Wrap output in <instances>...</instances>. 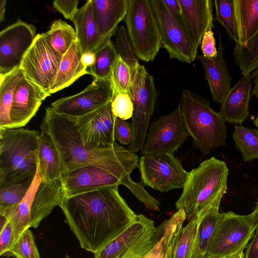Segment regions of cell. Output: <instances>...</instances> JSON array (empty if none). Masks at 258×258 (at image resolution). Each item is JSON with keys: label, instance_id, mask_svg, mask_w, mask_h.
<instances>
[{"label": "cell", "instance_id": "obj_1", "mask_svg": "<svg viewBox=\"0 0 258 258\" xmlns=\"http://www.w3.org/2000/svg\"><path fill=\"white\" fill-rule=\"evenodd\" d=\"M60 208L64 222L81 247L94 254L123 232L138 216L121 197L117 186L64 197Z\"/></svg>", "mask_w": 258, "mask_h": 258}, {"label": "cell", "instance_id": "obj_2", "mask_svg": "<svg viewBox=\"0 0 258 258\" xmlns=\"http://www.w3.org/2000/svg\"><path fill=\"white\" fill-rule=\"evenodd\" d=\"M40 128L56 148L61 174L82 167L94 166L126 180L138 167L139 159L136 153L117 143L108 148L88 144L70 117L57 113L51 106L46 108Z\"/></svg>", "mask_w": 258, "mask_h": 258}, {"label": "cell", "instance_id": "obj_3", "mask_svg": "<svg viewBox=\"0 0 258 258\" xmlns=\"http://www.w3.org/2000/svg\"><path fill=\"white\" fill-rule=\"evenodd\" d=\"M40 132L0 128V183L32 182L38 161Z\"/></svg>", "mask_w": 258, "mask_h": 258}, {"label": "cell", "instance_id": "obj_4", "mask_svg": "<svg viewBox=\"0 0 258 258\" xmlns=\"http://www.w3.org/2000/svg\"><path fill=\"white\" fill-rule=\"evenodd\" d=\"M229 169L223 161L212 157L188 172L183 191L175 203L189 221L227 189Z\"/></svg>", "mask_w": 258, "mask_h": 258}, {"label": "cell", "instance_id": "obj_5", "mask_svg": "<svg viewBox=\"0 0 258 258\" xmlns=\"http://www.w3.org/2000/svg\"><path fill=\"white\" fill-rule=\"evenodd\" d=\"M179 103L195 148L209 155L217 148L227 146L225 122L219 112L211 108L206 98L186 89L181 94Z\"/></svg>", "mask_w": 258, "mask_h": 258}, {"label": "cell", "instance_id": "obj_6", "mask_svg": "<svg viewBox=\"0 0 258 258\" xmlns=\"http://www.w3.org/2000/svg\"><path fill=\"white\" fill-rule=\"evenodd\" d=\"M124 21L138 59L146 62L153 61L162 46L151 0H128Z\"/></svg>", "mask_w": 258, "mask_h": 258}, {"label": "cell", "instance_id": "obj_7", "mask_svg": "<svg viewBox=\"0 0 258 258\" xmlns=\"http://www.w3.org/2000/svg\"><path fill=\"white\" fill-rule=\"evenodd\" d=\"M130 96L134 105V134L129 150L135 153L143 149L157 97L154 78L143 66L140 64L132 77Z\"/></svg>", "mask_w": 258, "mask_h": 258}, {"label": "cell", "instance_id": "obj_8", "mask_svg": "<svg viewBox=\"0 0 258 258\" xmlns=\"http://www.w3.org/2000/svg\"><path fill=\"white\" fill-rule=\"evenodd\" d=\"M256 225L248 215L236 214L232 211L222 213L211 240L207 258H217L233 255L246 247L255 234Z\"/></svg>", "mask_w": 258, "mask_h": 258}, {"label": "cell", "instance_id": "obj_9", "mask_svg": "<svg viewBox=\"0 0 258 258\" xmlns=\"http://www.w3.org/2000/svg\"><path fill=\"white\" fill-rule=\"evenodd\" d=\"M156 231L152 220L138 215L135 222L93 258H144L153 247Z\"/></svg>", "mask_w": 258, "mask_h": 258}, {"label": "cell", "instance_id": "obj_10", "mask_svg": "<svg viewBox=\"0 0 258 258\" xmlns=\"http://www.w3.org/2000/svg\"><path fill=\"white\" fill-rule=\"evenodd\" d=\"M160 32L161 46L170 59L191 63L198 48L193 43L180 16L170 12L162 0H151Z\"/></svg>", "mask_w": 258, "mask_h": 258}, {"label": "cell", "instance_id": "obj_11", "mask_svg": "<svg viewBox=\"0 0 258 258\" xmlns=\"http://www.w3.org/2000/svg\"><path fill=\"white\" fill-rule=\"evenodd\" d=\"M138 167L142 184L163 192L183 188L188 174L181 161L169 153L143 155Z\"/></svg>", "mask_w": 258, "mask_h": 258}, {"label": "cell", "instance_id": "obj_12", "mask_svg": "<svg viewBox=\"0 0 258 258\" xmlns=\"http://www.w3.org/2000/svg\"><path fill=\"white\" fill-rule=\"evenodd\" d=\"M62 55L51 45L45 33L37 34L20 68L24 76L49 93Z\"/></svg>", "mask_w": 258, "mask_h": 258}, {"label": "cell", "instance_id": "obj_13", "mask_svg": "<svg viewBox=\"0 0 258 258\" xmlns=\"http://www.w3.org/2000/svg\"><path fill=\"white\" fill-rule=\"evenodd\" d=\"M189 136L179 103L174 111L152 122L141 153L173 154Z\"/></svg>", "mask_w": 258, "mask_h": 258}, {"label": "cell", "instance_id": "obj_14", "mask_svg": "<svg viewBox=\"0 0 258 258\" xmlns=\"http://www.w3.org/2000/svg\"><path fill=\"white\" fill-rule=\"evenodd\" d=\"M113 96L114 90L110 79H94L81 92L57 99L50 106L59 114L80 117L111 102Z\"/></svg>", "mask_w": 258, "mask_h": 258}, {"label": "cell", "instance_id": "obj_15", "mask_svg": "<svg viewBox=\"0 0 258 258\" xmlns=\"http://www.w3.org/2000/svg\"><path fill=\"white\" fill-rule=\"evenodd\" d=\"M32 24L21 20L9 26L0 33V75L19 69L23 58L38 34Z\"/></svg>", "mask_w": 258, "mask_h": 258}, {"label": "cell", "instance_id": "obj_16", "mask_svg": "<svg viewBox=\"0 0 258 258\" xmlns=\"http://www.w3.org/2000/svg\"><path fill=\"white\" fill-rule=\"evenodd\" d=\"M131 177L124 179L103 168L87 166L61 174L59 180L64 197L69 198L95 189L123 185Z\"/></svg>", "mask_w": 258, "mask_h": 258}, {"label": "cell", "instance_id": "obj_17", "mask_svg": "<svg viewBox=\"0 0 258 258\" xmlns=\"http://www.w3.org/2000/svg\"><path fill=\"white\" fill-rule=\"evenodd\" d=\"M69 117L88 144L108 148L116 143L114 134L116 117L112 112L111 102L85 115Z\"/></svg>", "mask_w": 258, "mask_h": 258}, {"label": "cell", "instance_id": "obj_18", "mask_svg": "<svg viewBox=\"0 0 258 258\" xmlns=\"http://www.w3.org/2000/svg\"><path fill=\"white\" fill-rule=\"evenodd\" d=\"M50 95L24 76L15 89L10 112V128L26 125L35 115L42 101Z\"/></svg>", "mask_w": 258, "mask_h": 258}, {"label": "cell", "instance_id": "obj_19", "mask_svg": "<svg viewBox=\"0 0 258 258\" xmlns=\"http://www.w3.org/2000/svg\"><path fill=\"white\" fill-rule=\"evenodd\" d=\"M181 17L190 37L198 49L206 32L214 28L213 1L179 0Z\"/></svg>", "mask_w": 258, "mask_h": 258}, {"label": "cell", "instance_id": "obj_20", "mask_svg": "<svg viewBox=\"0 0 258 258\" xmlns=\"http://www.w3.org/2000/svg\"><path fill=\"white\" fill-rule=\"evenodd\" d=\"M197 58L205 70L213 100L222 104L232 87L231 77L224 57V47L219 31L217 56L208 58L202 55Z\"/></svg>", "mask_w": 258, "mask_h": 258}, {"label": "cell", "instance_id": "obj_21", "mask_svg": "<svg viewBox=\"0 0 258 258\" xmlns=\"http://www.w3.org/2000/svg\"><path fill=\"white\" fill-rule=\"evenodd\" d=\"M251 78L250 74L243 76L232 87L222 103L219 114L225 122L242 124L249 113Z\"/></svg>", "mask_w": 258, "mask_h": 258}, {"label": "cell", "instance_id": "obj_22", "mask_svg": "<svg viewBox=\"0 0 258 258\" xmlns=\"http://www.w3.org/2000/svg\"><path fill=\"white\" fill-rule=\"evenodd\" d=\"M93 14L100 35L105 42L111 40L124 20L128 0H91Z\"/></svg>", "mask_w": 258, "mask_h": 258}, {"label": "cell", "instance_id": "obj_23", "mask_svg": "<svg viewBox=\"0 0 258 258\" xmlns=\"http://www.w3.org/2000/svg\"><path fill=\"white\" fill-rule=\"evenodd\" d=\"M64 196L59 179L41 181L35 194L30 210V227L37 228L56 206L61 207Z\"/></svg>", "mask_w": 258, "mask_h": 258}, {"label": "cell", "instance_id": "obj_24", "mask_svg": "<svg viewBox=\"0 0 258 258\" xmlns=\"http://www.w3.org/2000/svg\"><path fill=\"white\" fill-rule=\"evenodd\" d=\"M72 22L83 54L87 52L95 53L106 43L100 35L94 20L91 0L87 1L78 9Z\"/></svg>", "mask_w": 258, "mask_h": 258}, {"label": "cell", "instance_id": "obj_25", "mask_svg": "<svg viewBox=\"0 0 258 258\" xmlns=\"http://www.w3.org/2000/svg\"><path fill=\"white\" fill-rule=\"evenodd\" d=\"M82 55L77 39L62 55L57 74L50 88V95L70 86L78 78L88 74L87 68L81 61Z\"/></svg>", "mask_w": 258, "mask_h": 258}, {"label": "cell", "instance_id": "obj_26", "mask_svg": "<svg viewBox=\"0 0 258 258\" xmlns=\"http://www.w3.org/2000/svg\"><path fill=\"white\" fill-rule=\"evenodd\" d=\"M224 194L218 196L208 207L197 215L195 236L197 247L204 258H207L208 248L216 226L221 217L219 209Z\"/></svg>", "mask_w": 258, "mask_h": 258}, {"label": "cell", "instance_id": "obj_27", "mask_svg": "<svg viewBox=\"0 0 258 258\" xmlns=\"http://www.w3.org/2000/svg\"><path fill=\"white\" fill-rule=\"evenodd\" d=\"M238 44L244 45L258 32V0H233Z\"/></svg>", "mask_w": 258, "mask_h": 258}, {"label": "cell", "instance_id": "obj_28", "mask_svg": "<svg viewBox=\"0 0 258 258\" xmlns=\"http://www.w3.org/2000/svg\"><path fill=\"white\" fill-rule=\"evenodd\" d=\"M38 168L44 182L59 180L61 174L60 159L56 148L49 137L41 131L38 137Z\"/></svg>", "mask_w": 258, "mask_h": 258}, {"label": "cell", "instance_id": "obj_29", "mask_svg": "<svg viewBox=\"0 0 258 258\" xmlns=\"http://www.w3.org/2000/svg\"><path fill=\"white\" fill-rule=\"evenodd\" d=\"M41 181L37 166L35 176L27 193L8 218L13 228L14 243L26 230L30 228L31 204Z\"/></svg>", "mask_w": 258, "mask_h": 258}, {"label": "cell", "instance_id": "obj_30", "mask_svg": "<svg viewBox=\"0 0 258 258\" xmlns=\"http://www.w3.org/2000/svg\"><path fill=\"white\" fill-rule=\"evenodd\" d=\"M24 75L20 68L0 75V128H10V112L16 87Z\"/></svg>", "mask_w": 258, "mask_h": 258}, {"label": "cell", "instance_id": "obj_31", "mask_svg": "<svg viewBox=\"0 0 258 258\" xmlns=\"http://www.w3.org/2000/svg\"><path fill=\"white\" fill-rule=\"evenodd\" d=\"M183 220H186L184 211L177 210L171 218L157 227L153 247L144 258H166L171 235L178 223Z\"/></svg>", "mask_w": 258, "mask_h": 258}, {"label": "cell", "instance_id": "obj_32", "mask_svg": "<svg viewBox=\"0 0 258 258\" xmlns=\"http://www.w3.org/2000/svg\"><path fill=\"white\" fill-rule=\"evenodd\" d=\"M33 182V181H32ZM32 182L0 183V215L9 218L27 193Z\"/></svg>", "mask_w": 258, "mask_h": 258}, {"label": "cell", "instance_id": "obj_33", "mask_svg": "<svg viewBox=\"0 0 258 258\" xmlns=\"http://www.w3.org/2000/svg\"><path fill=\"white\" fill-rule=\"evenodd\" d=\"M94 64L87 70L94 79H110L113 64L118 56L111 40L103 44L95 53Z\"/></svg>", "mask_w": 258, "mask_h": 258}, {"label": "cell", "instance_id": "obj_34", "mask_svg": "<svg viewBox=\"0 0 258 258\" xmlns=\"http://www.w3.org/2000/svg\"><path fill=\"white\" fill-rule=\"evenodd\" d=\"M232 138L244 161L258 159V128L235 125Z\"/></svg>", "mask_w": 258, "mask_h": 258}, {"label": "cell", "instance_id": "obj_35", "mask_svg": "<svg viewBox=\"0 0 258 258\" xmlns=\"http://www.w3.org/2000/svg\"><path fill=\"white\" fill-rule=\"evenodd\" d=\"M45 34L52 47L62 55L77 40L76 30L60 19L52 22Z\"/></svg>", "mask_w": 258, "mask_h": 258}, {"label": "cell", "instance_id": "obj_36", "mask_svg": "<svg viewBox=\"0 0 258 258\" xmlns=\"http://www.w3.org/2000/svg\"><path fill=\"white\" fill-rule=\"evenodd\" d=\"M233 55L243 76L257 69L258 32L244 45L236 43Z\"/></svg>", "mask_w": 258, "mask_h": 258}, {"label": "cell", "instance_id": "obj_37", "mask_svg": "<svg viewBox=\"0 0 258 258\" xmlns=\"http://www.w3.org/2000/svg\"><path fill=\"white\" fill-rule=\"evenodd\" d=\"M216 19L225 29L228 36L238 43V33L233 0H215Z\"/></svg>", "mask_w": 258, "mask_h": 258}, {"label": "cell", "instance_id": "obj_38", "mask_svg": "<svg viewBox=\"0 0 258 258\" xmlns=\"http://www.w3.org/2000/svg\"><path fill=\"white\" fill-rule=\"evenodd\" d=\"M115 43L119 55L130 67L133 77L140 64L128 37L126 27L123 25L118 28Z\"/></svg>", "mask_w": 258, "mask_h": 258}, {"label": "cell", "instance_id": "obj_39", "mask_svg": "<svg viewBox=\"0 0 258 258\" xmlns=\"http://www.w3.org/2000/svg\"><path fill=\"white\" fill-rule=\"evenodd\" d=\"M111 80L114 96L118 93H125L130 95L132 83L131 70L119 54L112 68Z\"/></svg>", "mask_w": 258, "mask_h": 258}, {"label": "cell", "instance_id": "obj_40", "mask_svg": "<svg viewBox=\"0 0 258 258\" xmlns=\"http://www.w3.org/2000/svg\"><path fill=\"white\" fill-rule=\"evenodd\" d=\"M6 256L15 258H40L34 235L27 229L13 244Z\"/></svg>", "mask_w": 258, "mask_h": 258}, {"label": "cell", "instance_id": "obj_41", "mask_svg": "<svg viewBox=\"0 0 258 258\" xmlns=\"http://www.w3.org/2000/svg\"><path fill=\"white\" fill-rule=\"evenodd\" d=\"M111 110L116 117L125 120L132 117L134 105L129 94L118 93L111 102Z\"/></svg>", "mask_w": 258, "mask_h": 258}, {"label": "cell", "instance_id": "obj_42", "mask_svg": "<svg viewBox=\"0 0 258 258\" xmlns=\"http://www.w3.org/2000/svg\"><path fill=\"white\" fill-rule=\"evenodd\" d=\"M114 138L123 145H130L133 139L134 130L132 123L116 117L114 124Z\"/></svg>", "mask_w": 258, "mask_h": 258}, {"label": "cell", "instance_id": "obj_43", "mask_svg": "<svg viewBox=\"0 0 258 258\" xmlns=\"http://www.w3.org/2000/svg\"><path fill=\"white\" fill-rule=\"evenodd\" d=\"M78 3V0H55L52 5L66 19L72 21L79 9Z\"/></svg>", "mask_w": 258, "mask_h": 258}, {"label": "cell", "instance_id": "obj_44", "mask_svg": "<svg viewBox=\"0 0 258 258\" xmlns=\"http://www.w3.org/2000/svg\"><path fill=\"white\" fill-rule=\"evenodd\" d=\"M14 243L13 228L10 220L7 223L0 233V255L6 256Z\"/></svg>", "mask_w": 258, "mask_h": 258}, {"label": "cell", "instance_id": "obj_45", "mask_svg": "<svg viewBox=\"0 0 258 258\" xmlns=\"http://www.w3.org/2000/svg\"><path fill=\"white\" fill-rule=\"evenodd\" d=\"M203 55L208 58L215 57L217 55L214 34L212 29L208 30L204 34L201 42Z\"/></svg>", "mask_w": 258, "mask_h": 258}, {"label": "cell", "instance_id": "obj_46", "mask_svg": "<svg viewBox=\"0 0 258 258\" xmlns=\"http://www.w3.org/2000/svg\"><path fill=\"white\" fill-rule=\"evenodd\" d=\"M185 220L181 221L174 228L169 240L166 258H174V252L178 241L182 225Z\"/></svg>", "mask_w": 258, "mask_h": 258}, {"label": "cell", "instance_id": "obj_47", "mask_svg": "<svg viewBox=\"0 0 258 258\" xmlns=\"http://www.w3.org/2000/svg\"><path fill=\"white\" fill-rule=\"evenodd\" d=\"M244 258H258V225L252 241L246 246Z\"/></svg>", "mask_w": 258, "mask_h": 258}, {"label": "cell", "instance_id": "obj_48", "mask_svg": "<svg viewBox=\"0 0 258 258\" xmlns=\"http://www.w3.org/2000/svg\"><path fill=\"white\" fill-rule=\"evenodd\" d=\"M165 6L172 14L181 17V9L179 0H162Z\"/></svg>", "mask_w": 258, "mask_h": 258}, {"label": "cell", "instance_id": "obj_49", "mask_svg": "<svg viewBox=\"0 0 258 258\" xmlns=\"http://www.w3.org/2000/svg\"><path fill=\"white\" fill-rule=\"evenodd\" d=\"M95 54L93 52H87L83 54L81 61L83 64L88 68L92 67L95 63Z\"/></svg>", "mask_w": 258, "mask_h": 258}, {"label": "cell", "instance_id": "obj_50", "mask_svg": "<svg viewBox=\"0 0 258 258\" xmlns=\"http://www.w3.org/2000/svg\"><path fill=\"white\" fill-rule=\"evenodd\" d=\"M251 78L253 79L254 86L251 90V96L258 97V68L250 73Z\"/></svg>", "mask_w": 258, "mask_h": 258}, {"label": "cell", "instance_id": "obj_51", "mask_svg": "<svg viewBox=\"0 0 258 258\" xmlns=\"http://www.w3.org/2000/svg\"><path fill=\"white\" fill-rule=\"evenodd\" d=\"M250 221L253 224L258 225V201L256 204V207L253 211L248 215Z\"/></svg>", "mask_w": 258, "mask_h": 258}, {"label": "cell", "instance_id": "obj_52", "mask_svg": "<svg viewBox=\"0 0 258 258\" xmlns=\"http://www.w3.org/2000/svg\"><path fill=\"white\" fill-rule=\"evenodd\" d=\"M6 3V0L0 1V22H3L5 19Z\"/></svg>", "mask_w": 258, "mask_h": 258}, {"label": "cell", "instance_id": "obj_53", "mask_svg": "<svg viewBox=\"0 0 258 258\" xmlns=\"http://www.w3.org/2000/svg\"><path fill=\"white\" fill-rule=\"evenodd\" d=\"M217 258H244V253L242 251L233 255Z\"/></svg>", "mask_w": 258, "mask_h": 258}, {"label": "cell", "instance_id": "obj_54", "mask_svg": "<svg viewBox=\"0 0 258 258\" xmlns=\"http://www.w3.org/2000/svg\"><path fill=\"white\" fill-rule=\"evenodd\" d=\"M253 123L254 125L257 127V128H258V113L256 118L253 121Z\"/></svg>", "mask_w": 258, "mask_h": 258}, {"label": "cell", "instance_id": "obj_55", "mask_svg": "<svg viewBox=\"0 0 258 258\" xmlns=\"http://www.w3.org/2000/svg\"><path fill=\"white\" fill-rule=\"evenodd\" d=\"M65 258H71L69 255H66Z\"/></svg>", "mask_w": 258, "mask_h": 258}]
</instances>
